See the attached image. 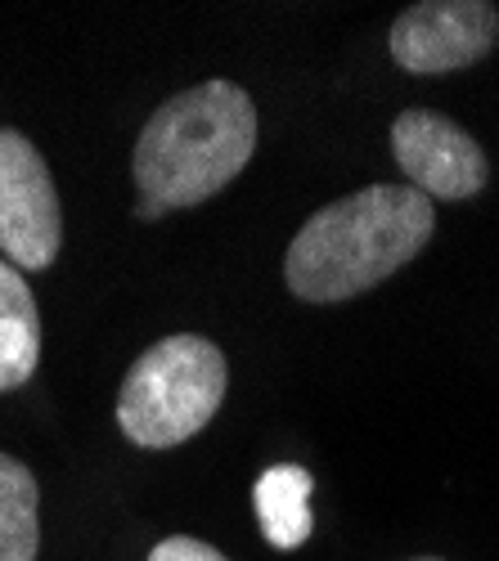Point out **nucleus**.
<instances>
[{
	"instance_id": "9d476101",
	"label": "nucleus",
	"mask_w": 499,
	"mask_h": 561,
	"mask_svg": "<svg viewBox=\"0 0 499 561\" xmlns=\"http://www.w3.org/2000/svg\"><path fill=\"white\" fill-rule=\"evenodd\" d=\"M149 561H230V557L216 552V548H212V543H203V539L171 535V539H162V543L149 552Z\"/></svg>"
},
{
	"instance_id": "20e7f679",
	"label": "nucleus",
	"mask_w": 499,
	"mask_h": 561,
	"mask_svg": "<svg viewBox=\"0 0 499 561\" xmlns=\"http://www.w3.org/2000/svg\"><path fill=\"white\" fill-rule=\"evenodd\" d=\"M64 248V207L36 145L0 126V256L14 270H50Z\"/></svg>"
},
{
	"instance_id": "7ed1b4c3",
	"label": "nucleus",
	"mask_w": 499,
	"mask_h": 561,
	"mask_svg": "<svg viewBox=\"0 0 499 561\" xmlns=\"http://www.w3.org/2000/svg\"><path fill=\"white\" fill-rule=\"evenodd\" d=\"M225 387H230V364L212 337H162L131 364L117 391V427L140 449L185 445L216 417Z\"/></svg>"
},
{
	"instance_id": "1a4fd4ad",
	"label": "nucleus",
	"mask_w": 499,
	"mask_h": 561,
	"mask_svg": "<svg viewBox=\"0 0 499 561\" xmlns=\"http://www.w3.org/2000/svg\"><path fill=\"white\" fill-rule=\"evenodd\" d=\"M41 552V490L32 467L0 454V561H36Z\"/></svg>"
},
{
	"instance_id": "f257e3e1",
	"label": "nucleus",
	"mask_w": 499,
	"mask_h": 561,
	"mask_svg": "<svg viewBox=\"0 0 499 561\" xmlns=\"http://www.w3.org/2000/svg\"><path fill=\"white\" fill-rule=\"evenodd\" d=\"M436 233L432 198L410 184H370L315 211L284 256L297 301L338 306L410 265Z\"/></svg>"
},
{
	"instance_id": "f03ea898",
	"label": "nucleus",
	"mask_w": 499,
	"mask_h": 561,
	"mask_svg": "<svg viewBox=\"0 0 499 561\" xmlns=\"http://www.w3.org/2000/svg\"><path fill=\"white\" fill-rule=\"evenodd\" d=\"M257 153V108L235 81H203L171 95L135 139L131 175L162 211L216 198Z\"/></svg>"
},
{
	"instance_id": "39448f33",
	"label": "nucleus",
	"mask_w": 499,
	"mask_h": 561,
	"mask_svg": "<svg viewBox=\"0 0 499 561\" xmlns=\"http://www.w3.org/2000/svg\"><path fill=\"white\" fill-rule=\"evenodd\" d=\"M499 45V10L490 0H419L392 23V59L405 72H460Z\"/></svg>"
},
{
	"instance_id": "423d86ee",
	"label": "nucleus",
	"mask_w": 499,
	"mask_h": 561,
	"mask_svg": "<svg viewBox=\"0 0 499 561\" xmlns=\"http://www.w3.org/2000/svg\"><path fill=\"white\" fill-rule=\"evenodd\" d=\"M392 153L410 175V190L432 203H464L490 184V158L477 139L432 108H405L392 122Z\"/></svg>"
},
{
	"instance_id": "0eeeda50",
	"label": "nucleus",
	"mask_w": 499,
	"mask_h": 561,
	"mask_svg": "<svg viewBox=\"0 0 499 561\" xmlns=\"http://www.w3.org/2000/svg\"><path fill=\"white\" fill-rule=\"evenodd\" d=\"M310 490H315V481L297 462H275L257 477L252 503H257V522H261V535L270 548L293 552L310 539V530H315Z\"/></svg>"
},
{
	"instance_id": "6e6552de",
	"label": "nucleus",
	"mask_w": 499,
	"mask_h": 561,
	"mask_svg": "<svg viewBox=\"0 0 499 561\" xmlns=\"http://www.w3.org/2000/svg\"><path fill=\"white\" fill-rule=\"evenodd\" d=\"M41 364V314L23 270L0 261V391H19Z\"/></svg>"
},
{
	"instance_id": "9b49d317",
	"label": "nucleus",
	"mask_w": 499,
	"mask_h": 561,
	"mask_svg": "<svg viewBox=\"0 0 499 561\" xmlns=\"http://www.w3.org/2000/svg\"><path fill=\"white\" fill-rule=\"evenodd\" d=\"M162 216H167V211H162L158 203H145V198L135 203V220H162Z\"/></svg>"
},
{
	"instance_id": "f8f14e48",
	"label": "nucleus",
	"mask_w": 499,
	"mask_h": 561,
	"mask_svg": "<svg viewBox=\"0 0 499 561\" xmlns=\"http://www.w3.org/2000/svg\"><path fill=\"white\" fill-rule=\"evenodd\" d=\"M415 561H441V557H415Z\"/></svg>"
}]
</instances>
